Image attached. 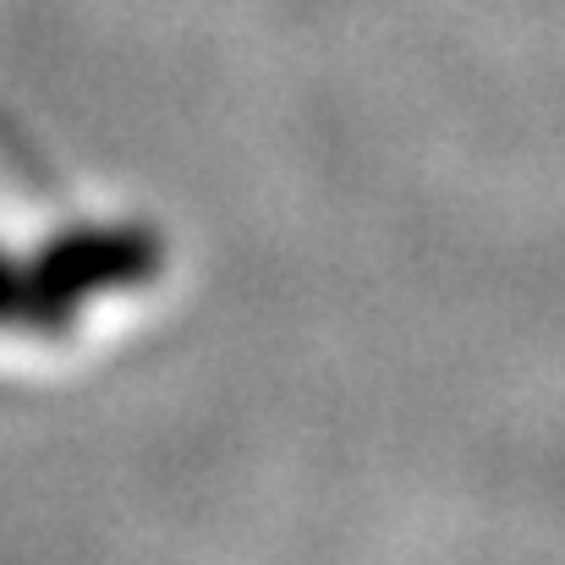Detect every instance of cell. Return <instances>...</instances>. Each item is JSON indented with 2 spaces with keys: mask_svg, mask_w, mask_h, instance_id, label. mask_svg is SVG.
Masks as SVG:
<instances>
[{
  "mask_svg": "<svg viewBox=\"0 0 565 565\" xmlns=\"http://www.w3.org/2000/svg\"><path fill=\"white\" fill-rule=\"evenodd\" d=\"M0 319H44V308L33 302V280H17L11 269H0Z\"/></svg>",
  "mask_w": 565,
  "mask_h": 565,
  "instance_id": "cell-1",
  "label": "cell"
}]
</instances>
